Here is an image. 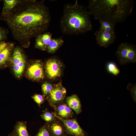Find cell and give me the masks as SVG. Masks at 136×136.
I'll return each instance as SVG.
<instances>
[{"label": "cell", "instance_id": "cell-1", "mask_svg": "<svg viewBox=\"0 0 136 136\" xmlns=\"http://www.w3.org/2000/svg\"><path fill=\"white\" fill-rule=\"evenodd\" d=\"M44 0H20L5 21L14 40L25 48L30 40L47 31L51 21Z\"/></svg>", "mask_w": 136, "mask_h": 136}, {"label": "cell", "instance_id": "cell-2", "mask_svg": "<svg viewBox=\"0 0 136 136\" xmlns=\"http://www.w3.org/2000/svg\"><path fill=\"white\" fill-rule=\"evenodd\" d=\"M134 4L132 0H90L87 8L95 19L106 20L115 26L131 14Z\"/></svg>", "mask_w": 136, "mask_h": 136}, {"label": "cell", "instance_id": "cell-3", "mask_svg": "<svg viewBox=\"0 0 136 136\" xmlns=\"http://www.w3.org/2000/svg\"><path fill=\"white\" fill-rule=\"evenodd\" d=\"M87 8L76 0L73 4H67L63 7L59 22L62 32L67 35H78L91 30L92 25Z\"/></svg>", "mask_w": 136, "mask_h": 136}, {"label": "cell", "instance_id": "cell-4", "mask_svg": "<svg viewBox=\"0 0 136 136\" xmlns=\"http://www.w3.org/2000/svg\"><path fill=\"white\" fill-rule=\"evenodd\" d=\"M120 64L125 65L136 62V47L135 45L124 42L118 46L115 52Z\"/></svg>", "mask_w": 136, "mask_h": 136}, {"label": "cell", "instance_id": "cell-5", "mask_svg": "<svg viewBox=\"0 0 136 136\" xmlns=\"http://www.w3.org/2000/svg\"><path fill=\"white\" fill-rule=\"evenodd\" d=\"M14 73L18 78H20L25 70L26 64V57L20 47H15L10 60Z\"/></svg>", "mask_w": 136, "mask_h": 136}, {"label": "cell", "instance_id": "cell-6", "mask_svg": "<svg viewBox=\"0 0 136 136\" xmlns=\"http://www.w3.org/2000/svg\"><path fill=\"white\" fill-rule=\"evenodd\" d=\"M52 113L56 118L62 123L67 134L72 136H88L76 119H63L58 116L55 112Z\"/></svg>", "mask_w": 136, "mask_h": 136}, {"label": "cell", "instance_id": "cell-7", "mask_svg": "<svg viewBox=\"0 0 136 136\" xmlns=\"http://www.w3.org/2000/svg\"><path fill=\"white\" fill-rule=\"evenodd\" d=\"M63 65L56 57L48 59L45 66V74L50 80H55L60 77L62 74Z\"/></svg>", "mask_w": 136, "mask_h": 136}, {"label": "cell", "instance_id": "cell-8", "mask_svg": "<svg viewBox=\"0 0 136 136\" xmlns=\"http://www.w3.org/2000/svg\"><path fill=\"white\" fill-rule=\"evenodd\" d=\"M27 77L31 80L39 81L43 79L45 76L43 63L41 60H34L28 66L26 71Z\"/></svg>", "mask_w": 136, "mask_h": 136}, {"label": "cell", "instance_id": "cell-9", "mask_svg": "<svg viewBox=\"0 0 136 136\" xmlns=\"http://www.w3.org/2000/svg\"><path fill=\"white\" fill-rule=\"evenodd\" d=\"M94 34L97 44L100 47L105 48L112 44L116 38L115 32H110L99 29Z\"/></svg>", "mask_w": 136, "mask_h": 136}, {"label": "cell", "instance_id": "cell-10", "mask_svg": "<svg viewBox=\"0 0 136 136\" xmlns=\"http://www.w3.org/2000/svg\"><path fill=\"white\" fill-rule=\"evenodd\" d=\"M61 82L54 84L53 88L47 96L46 99L49 104L52 107L62 103L65 97L62 93L61 88Z\"/></svg>", "mask_w": 136, "mask_h": 136}, {"label": "cell", "instance_id": "cell-11", "mask_svg": "<svg viewBox=\"0 0 136 136\" xmlns=\"http://www.w3.org/2000/svg\"><path fill=\"white\" fill-rule=\"evenodd\" d=\"M52 35L46 31L40 34L36 37L35 48L43 51H46L47 47L52 39Z\"/></svg>", "mask_w": 136, "mask_h": 136}, {"label": "cell", "instance_id": "cell-12", "mask_svg": "<svg viewBox=\"0 0 136 136\" xmlns=\"http://www.w3.org/2000/svg\"><path fill=\"white\" fill-rule=\"evenodd\" d=\"M51 136H66L67 133L63 124L56 121L46 123Z\"/></svg>", "mask_w": 136, "mask_h": 136}, {"label": "cell", "instance_id": "cell-13", "mask_svg": "<svg viewBox=\"0 0 136 136\" xmlns=\"http://www.w3.org/2000/svg\"><path fill=\"white\" fill-rule=\"evenodd\" d=\"M15 45L14 42H10L9 45L0 53V69L6 67L10 63Z\"/></svg>", "mask_w": 136, "mask_h": 136}, {"label": "cell", "instance_id": "cell-14", "mask_svg": "<svg viewBox=\"0 0 136 136\" xmlns=\"http://www.w3.org/2000/svg\"><path fill=\"white\" fill-rule=\"evenodd\" d=\"M20 0H4L3 5L0 15V19L5 21Z\"/></svg>", "mask_w": 136, "mask_h": 136}, {"label": "cell", "instance_id": "cell-15", "mask_svg": "<svg viewBox=\"0 0 136 136\" xmlns=\"http://www.w3.org/2000/svg\"><path fill=\"white\" fill-rule=\"evenodd\" d=\"M27 124L26 121H17L13 130L8 136H32L28 132Z\"/></svg>", "mask_w": 136, "mask_h": 136}, {"label": "cell", "instance_id": "cell-16", "mask_svg": "<svg viewBox=\"0 0 136 136\" xmlns=\"http://www.w3.org/2000/svg\"><path fill=\"white\" fill-rule=\"evenodd\" d=\"M55 113L60 117L68 119L72 117L73 113L66 104L61 103L54 106Z\"/></svg>", "mask_w": 136, "mask_h": 136}, {"label": "cell", "instance_id": "cell-17", "mask_svg": "<svg viewBox=\"0 0 136 136\" xmlns=\"http://www.w3.org/2000/svg\"><path fill=\"white\" fill-rule=\"evenodd\" d=\"M66 101L68 106L77 114L81 112L82 110L81 102L76 95L73 94L67 97L66 98Z\"/></svg>", "mask_w": 136, "mask_h": 136}, {"label": "cell", "instance_id": "cell-18", "mask_svg": "<svg viewBox=\"0 0 136 136\" xmlns=\"http://www.w3.org/2000/svg\"><path fill=\"white\" fill-rule=\"evenodd\" d=\"M64 43L62 37L52 38L47 46L46 51L49 53H54L62 46Z\"/></svg>", "mask_w": 136, "mask_h": 136}, {"label": "cell", "instance_id": "cell-19", "mask_svg": "<svg viewBox=\"0 0 136 136\" xmlns=\"http://www.w3.org/2000/svg\"><path fill=\"white\" fill-rule=\"evenodd\" d=\"M98 21L100 25L99 29L110 32H115V26L111 22L103 19H99Z\"/></svg>", "mask_w": 136, "mask_h": 136}, {"label": "cell", "instance_id": "cell-20", "mask_svg": "<svg viewBox=\"0 0 136 136\" xmlns=\"http://www.w3.org/2000/svg\"><path fill=\"white\" fill-rule=\"evenodd\" d=\"M42 118L47 123L51 122L56 120L52 112L46 109L43 111V113L40 115Z\"/></svg>", "mask_w": 136, "mask_h": 136}, {"label": "cell", "instance_id": "cell-21", "mask_svg": "<svg viewBox=\"0 0 136 136\" xmlns=\"http://www.w3.org/2000/svg\"><path fill=\"white\" fill-rule=\"evenodd\" d=\"M108 71L115 76L118 75L120 73V70L115 63L113 62H108L107 65Z\"/></svg>", "mask_w": 136, "mask_h": 136}, {"label": "cell", "instance_id": "cell-22", "mask_svg": "<svg viewBox=\"0 0 136 136\" xmlns=\"http://www.w3.org/2000/svg\"><path fill=\"white\" fill-rule=\"evenodd\" d=\"M53 85L51 83L45 82L42 85V90L43 95L44 96H47L52 90Z\"/></svg>", "mask_w": 136, "mask_h": 136}, {"label": "cell", "instance_id": "cell-23", "mask_svg": "<svg viewBox=\"0 0 136 136\" xmlns=\"http://www.w3.org/2000/svg\"><path fill=\"white\" fill-rule=\"evenodd\" d=\"M31 97L40 107L45 101L44 97L40 94H35L31 96Z\"/></svg>", "mask_w": 136, "mask_h": 136}, {"label": "cell", "instance_id": "cell-24", "mask_svg": "<svg viewBox=\"0 0 136 136\" xmlns=\"http://www.w3.org/2000/svg\"><path fill=\"white\" fill-rule=\"evenodd\" d=\"M35 136H51L46 123L40 128Z\"/></svg>", "mask_w": 136, "mask_h": 136}, {"label": "cell", "instance_id": "cell-25", "mask_svg": "<svg viewBox=\"0 0 136 136\" xmlns=\"http://www.w3.org/2000/svg\"><path fill=\"white\" fill-rule=\"evenodd\" d=\"M8 30L4 27L0 26V42L7 40Z\"/></svg>", "mask_w": 136, "mask_h": 136}, {"label": "cell", "instance_id": "cell-26", "mask_svg": "<svg viewBox=\"0 0 136 136\" xmlns=\"http://www.w3.org/2000/svg\"><path fill=\"white\" fill-rule=\"evenodd\" d=\"M127 89L129 90L131 92L132 98L134 100L136 101V84L132 85L131 83H129L127 87Z\"/></svg>", "mask_w": 136, "mask_h": 136}, {"label": "cell", "instance_id": "cell-27", "mask_svg": "<svg viewBox=\"0 0 136 136\" xmlns=\"http://www.w3.org/2000/svg\"><path fill=\"white\" fill-rule=\"evenodd\" d=\"M10 42H6L5 41L0 42V53L9 44Z\"/></svg>", "mask_w": 136, "mask_h": 136}, {"label": "cell", "instance_id": "cell-28", "mask_svg": "<svg viewBox=\"0 0 136 136\" xmlns=\"http://www.w3.org/2000/svg\"><path fill=\"white\" fill-rule=\"evenodd\" d=\"M61 90L63 94L65 95L66 93V91L65 88L62 86L61 88Z\"/></svg>", "mask_w": 136, "mask_h": 136}, {"label": "cell", "instance_id": "cell-29", "mask_svg": "<svg viewBox=\"0 0 136 136\" xmlns=\"http://www.w3.org/2000/svg\"><path fill=\"white\" fill-rule=\"evenodd\" d=\"M1 1V0H0V1Z\"/></svg>", "mask_w": 136, "mask_h": 136}, {"label": "cell", "instance_id": "cell-30", "mask_svg": "<svg viewBox=\"0 0 136 136\" xmlns=\"http://www.w3.org/2000/svg\"></svg>", "mask_w": 136, "mask_h": 136}]
</instances>
